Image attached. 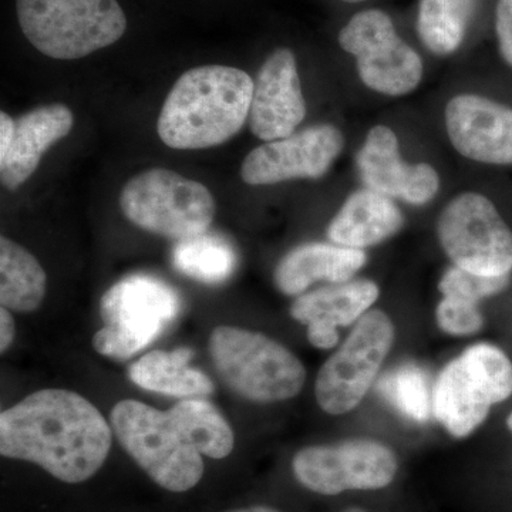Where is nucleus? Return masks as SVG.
<instances>
[{"instance_id": "6e6552de", "label": "nucleus", "mask_w": 512, "mask_h": 512, "mask_svg": "<svg viewBox=\"0 0 512 512\" xmlns=\"http://www.w3.org/2000/svg\"><path fill=\"white\" fill-rule=\"evenodd\" d=\"M512 394V363L488 343L468 348L444 367L433 394V412L448 433L463 439L483 424L493 404Z\"/></svg>"}, {"instance_id": "9d476101", "label": "nucleus", "mask_w": 512, "mask_h": 512, "mask_svg": "<svg viewBox=\"0 0 512 512\" xmlns=\"http://www.w3.org/2000/svg\"><path fill=\"white\" fill-rule=\"evenodd\" d=\"M437 234L458 268L483 276H505L512 271L511 229L484 195L464 192L448 202Z\"/></svg>"}, {"instance_id": "f3484780", "label": "nucleus", "mask_w": 512, "mask_h": 512, "mask_svg": "<svg viewBox=\"0 0 512 512\" xmlns=\"http://www.w3.org/2000/svg\"><path fill=\"white\" fill-rule=\"evenodd\" d=\"M379 293V286L367 279L333 284L298 296L291 315L308 326V339L315 348L332 349L339 340L338 328L362 318Z\"/></svg>"}, {"instance_id": "412c9836", "label": "nucleus", "mask_w": 512, "mask_h": 512, "mask_svg": "<svg viewBox=\"0 0 512 512\" xmlns=\"http://www.w3.org/2000/svg\"><path fill=\"white\" fill-rule=\"evenodd\" d=\"M192 356L194 352L188 348L173 352L154 350L130 366L128 377L141 389L165 396L180 399L210 396L214 384L205 373L190 366Z\"/></svg>"}, {"instance_id": "f8f14e48", "label": "nucleus", "mask_w": 512, "mask_h": 512, "mask_svg": "<svg viewBox=\"0 0 512 512\" xmlns=\"http://www.w3.org/2000/svg\"><path fill=\"white\" fill-rule=\"evenodd\" d=\"M396 454L372 440H346L335 446L302 448L292 460L293 476L312 493L380 490L397 474Z\"/></svg>"}, {"instance_id": "a878e982", "label": "nucleus", "mask_w": 512, "mask_h": 512, "mask_svg": "<svg viewBox=\"0 0 512 512\" xmlns=\"http://www.w3.org/2000/svg\"><path fill=\"white\" fill-rule=\"evenodd\" d=\"M377 390L407 419L420 423L429 420L433 404L429 379L421 367L404 363L390 370L377 383Z\"/></svg>"}, {"instance_id": "ddd939ff", "label": "nucleus", "mask_w": 512, "mask_h": 512, "mask_svg": "<svg viewBox=\"0 0 512 512\" xmlns=\"http://www.w3.org/2000/svg\"><path fill=\"white\" fill-rule=\"evenodd\" d=\"M345 140L330 124L308 127L281 140L256 147L241 165L248 185H274L295 178L323 177L342 153Z\"/></svg>"}, {"instance_id": "4468645a", "label": "nucleus", "mask_w": 512, "mask_h": 512, "mask_svg": "<svg viewBox=\"0 0 512 512\" xmlns=\"http://www.w3.org/2000/svg\"><path fill=\"white\" fill-rule=\"evenodd\" d=\"M306 116L295 53L278 47L266 57L254 82L249 128L259 140H281L295 133Z\"/></svg>"}, {"instance_id": "a211bd4d", "label": "nucleus", "mask_w": 512, "mask_h": 512, "mask_svg": "<svg viewBox=\"0 0 512 512\" xmlns=\"http://www.w3.org/2000/svg\"><path fill=\"white\" fill-rule=\"evenodd\" d=\"M15 137L0 158V180L8 190H18L39 167L43 154L72 131L74 116L62 103L46 104L15 120Z\"/></svg>"}, {"instance_id": "5701e85b", "label": "nucleus", "mask_w": 512, "mask_h": 512, "mask_svg": "<svg viewBox=\"0 0 512 512\" xmlns=\"http://www.w3.org/2000/svg\"><path fill=\"white\" fill-rule=\"evenodd\" d=\"M477 0H420L417 32L434 55L456 52L476 10Z\"/></svg>"}, {"instance_id": "393cba45", "label": "nucleus", "mask_w": 512, "mask_h": 512, "mask_svg": "<svg viewBox=\"0 0 512 512\" xmlns=\"http://www.w3.org/2000/svg\"><path fill=\"white\" fill-rule=\"evenodd\" d=\"M170 413L181 424L202 456L222 460L234 450V431L220 410L208 400L200 397L181 399L171 407Z\"/></svg>"}, {"instance_id": "423d86ee", "label": "nucleus", "mask_w": 512, "mask_h": 512, "mask_svg": "<svg viewBox=\"0 0 512 512\" xmlns=\"http://www.w3.org/2000/svg\"><path fill=\"white\" fill-rule=\"evenodd\" d=\"M180 311L181 298L173 286L153 275H128L101 296L104 326L94 335L93 348L124 362L151 345Z\"/></svg>"}, {"instance_id": "473e14b6", "label": "nucleus", "mask_w": 512, "mask_h": 512, "mask_svg": "<svg viewBox=\"0 0 512 512\" xmlns=\"http://www.w3.org/2000/svg\"><path fill=\"white\" fill-rule=\"evenodd\" d=\"M342 512H366V511L362 510V508L352 507V508H348V510H345V511H342Z\"/></svg>"}, {"instance_id": "7c9ffc66", "label": "nucleus", "mask_w": 512, "mask_h": 512, "mask_svg": "<svg viewBox=\"0 0 512 512\" xmlns=\"http://www.w3.org/2000/svg\"><path fill=\"white\" fill-rule=\"evenodd\" d=\"M16 123L8 113H0V158L5 157L10 146H12L13 137H15Z\"/></svg>"}, {"instance_id": "0eeeda50", "label": "nucleus", "mask_w": 512, "mask_h": 512, "mask_svg": "<svg viewBox=\"0 0 512 512\" xmlns=\"http://www.w3.org/2000/svg\"><path fill=\"white\" fill-rule=\"evenodd\" d=\"M120 208L136 227L177 242L208 232L217 210L205 185L167 168H151L128 180Z\"/></svg>"}, {"instance_id": "bb28decb", "label": "nucleus", "mask_w": 512, "mask_h": 512, "mask_svg": "<svg viewBox=\"0 0 512 512\" xmlns=\"http://www.w3.org/2000/svg\"><path fill=\"white\" fill-rule=\"evenodd\" d=\"M508 284V275L483 276L468 272L466 269L451 266L440 281V291L447 298L463 299L477 303L480 299L503 291Z\"/></svg>"}, {"instance_id": "b1692460", "label": "nucleus", "mask_w": 512, "mask_h": 512, "mask_svg": "<svg viewBox=\"0 0 512 512\" xmlns=\"http://www.w3.org/2000/svg\"><path fill=\"white\" fill-rule=\"evenodd\" d=\"M173 265L181 274L205 285H220L234 274L237 254L227 239L218 234L178 241L173 251Z\"/></svg>"}, {"instance_id": "39448f33", "label": "nucleus", "mask_w": 512, "mask_h": 512, "mask_svg": "<svg viewBox=\"0 0 512 512\" xmlns=\"http://www.w3.org/2000/svg\"><path fill=\"white\" fill-rule=\"evenodd\" d=\"M208 349L222 382L249 402H285L298 396L305 384L301 360L264 333L218 326Z\"/></svg>"}, {"instance_id": "aec40b11", "label": "nucleus", "mask_w": 512, "mask_h": 512, "mask_svg": "<svg viewBox=\"0 0 512 512\" xmlns=\"http://www.w3.org/2000/svg\"><path fill=\"white\" fill-rule=\"evenodd\" d=\"M404 218L392 198L365 188L353 192L329 224L328 237L340 247L363 249L393 237Z\"/></svg>"}, {"instance_id": "9b49d317", "label": "nucleus", "mask_w": 512, "mask_h": 512, "mask_svg": "<svg viewBox=\"0 0 512 512\" xmlns=\"http://www.w3.org/2000/svg\"><path fill=\"white\" fill-rule=\"evenodd\" d=\"M339 46L356 57L360 80L373 92L399 97L417 89L423 62L379 9L356 13L339 33Z\"/></svg>"}, {"instance_id": "cd10ccee", "label": "nucleus", "mask_w": 512, "mask_h": 512, "mask_svg": "<svg viewBox=\"0 0 512 512\" xmlns=\"http://www.w3.org/2000/svg\"><path fill=\"white\" fill-rule=\"evenodd\" d=\"M436 315L440 329L448 335H473L484 325L477 303L463 301V299L444 296L443 301L437 306Z\"/></svg>"}, {"instance_id": "72a5a7b5", "label": "nucleus", "mask_w": 512, "mask_h": 512, "mask_svg": "<svg viewBox=\"0 0 512 512\" xmlns=\"http://www.w3.org/2000/svg\"><path fill=\"white\" fill-rule=\"evenodd\" d=\"M507 426H508V429H510L511 433H512V413L510 414V417H508Z\"/></svg>"}, {"instance_id": "2eb2a0df", "label": "nucleus", "mask_w": 512, "mask_h": 512, "mask_svg": "<svg viewBox=\"0 0 512 512\" xmlns=\"http://www.w3.org/2000/svg\"><path fill=\"white\" fill-rule=\"evenodd\" d=\"M356 163L366 187L392 200L424 205L440 190L439 174L430 164L403 163L396 134L387 126L369 131Z\"/></svg>"}, {"instance_id": "1a4fd4ad", "label": "nucleus", "mask_w": 512, "mask_h": 512, "mask_svg": "<svg viewBox=\"0 0 512 512\" xmlns=\"http://www.w3.org/2000/svg\"><path fill=\"white\" fill-rule=\"evenodd\" d=\"M394 342V326L382 311L366 312L346 342L326 360L315 394L323 412L340 416L362 402Z\"/></svg>"}, {"instance_id": "f704fd0d", "label": "nucleus", "mask_w": 512, "mask_h": 512, "mask_svg": "<svg viewBox=\"0 0 512 512\" xmlns=\"http://www.w3.org/2000/svg\"><path fill=\"white\" fill-rule=\"evenodd\" d=\"M342 2H346V3H359V2H365V0H342Z\"/></svg>"}, {"instance_id": "7ed1b4c3", "label": "nucleus", "mask_w": 512, "mask_h": 512, "mask_svg": "<svg viewBox=\"0 0 512 512\" xmlns=\"http://www.w3.org/2000/svg\"><path fill=\"white\" fill-rule=\"evenodd\" d=\"M13 9L23 39L63 62L110 49L130 32L123 0H13Z\"/></svg>"}, {"instance_id": "4be33fe9", "label": "nucleus", "mask_w": 512, "mask_h": 512, "mask_svg": "<svg viewBox=\"0 0 512 512\" xmlns=\"http://www.w3.org/2000/svg\"><path fill=\"white\" fill-rule=\"evenodd\" d=\"M47 276L28 249L0 238V303L19 313L35 312L46 296Z\"/></svg>"}, {"instance_id": "2f4dec72", "label": "nucleus", "mask_w": 512, "mask_h": 512, "mask_svg": "<svg viewBox=\"0 0 512 512\" xmlns=\"http://www.w3.org/2000/svg\"><path fill=\"white\" fill-rule=\"evenodd\" d=\"M224 512H281L276 508L268 507V505H252V507L235 508Z\"/></svg>"}, {"instance_id": "c756f323", "label": "nucleus", "mask_w": 512, "mask_h": 512, "mask_svg": "<svg viewBox=\"0 0 512 512\" xmlns=\"http://www.w3.org/2000/svg\"><path fill=\"white\" fill-rule=\"evenodd\" d=\"M16 336L15 319L9 309H0V352L5 353L12 346Z\"/></svg>"}, {"instance_id": "dca6fc26", "label": "nucleus", "mask_w": 512, "mask_h": 512, "mask_svg": "<svg viewBox=\"0 0 512 512\" xmlns=\"http://www.w3.org/2000/svg\"><path fill=\"white\" fill-rule=\"evenodd\" d=\"M448 138L478 163L512 164V109L477 94H460L446 107Z\"/></svg>"}, {"instance_id": "f03ea898", "label": "nucleus", "mask_w": 512, "mask_h": 512, "mask_svg": "<svg viewBox=\"0 0 512 512\" xmlns=\"http://www.w3.org/2000/svg\"><path fill=\"white\" fill-rule=\"evenodd\" d=\"M252 94L254 80L238 67H192L181 74L164 101L158 136L174 150L221 146L244 127Z\"/></svg>"}, {"instance_id": "6ab92c4d", "label": "nucleus", "mask_w": 512, "mask_h": 512, "mask_svg": "<svg viewBox=\"0 0 512 512\" xmlns=\"http://www.w3.org/2000/svg\"><path fill=\"white\" fill-rule=\"evenodd\" d=\"M362 249L309 242L289 251L276 265L274 281L284 295H302L315 282H349L365 266Z\"/></svg>"}, {"instance_id": "c85d7f7f", "label": "nucleus", "mask_w": 512, "mask_h": 512, "mask_svg": "<svg viewBox=\"0 0 512 512\" xmlns=\"http://www.w3.org/2000/svg\"><path fill=\"white\" fill-rule=\"evenodd\" d=\"M495 30L501 56L512 66V0H498L495 9Z\"/></svg>"}, {"instance_id": "20e7f679", "label": "nucleus", "mask_w": 512, "mask_h": 512, "mask_svg": "<svg viewBox=\"0 0 512 512\" xmlns=\"http://www.w3.org/2000/svg\"><path fill=\"white\" fill-rule=\"evenodd\" d=\"M113 433L151 480L170 493H187L204 477V460L181 424L168 412L137 400H121L110 414Z\"/></svg>"}, {"instance_id": "f257e3e1", "label": "nucleus", "mask_w": 512, "mask_h": 512, "mask_svg": "<svg viewBox=\"0 0 512 512\" xmlns=\"http://www.w3.org/2000/svg\"><path fill=\"white\" fill-rule=\"evenodd\" d=\"M113 430L90 400L66 389H43L0 414V454L28 461L66 484L99 473Z\"/></svg>"}]
</instances>
